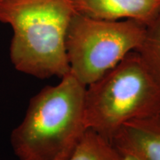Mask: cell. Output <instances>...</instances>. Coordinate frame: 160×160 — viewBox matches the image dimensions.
Masks as SVG:
<instances>
[{
  "label": "cell",
  "mask_w": 160,
  "mask_h": 160,
  "mask_svg": "<svg viewBox=\"0 0 160 160\" xmlns=\"http://www.w3.org/2000/svg\"><path fill=\"white\" fill-rule=\"evenodd\" d=\"M86 86L71 73L47 86L30 101L11 142L20 160H67L87 131Z\"/></svg>",
  "instance_id": "cell-1"
},
{
  "label": "cell",
  "mask_w": 160,
  "mask_h": 160,
  "mask_svg": "<svg viewBox=\"0 0 160 160\" xmlns=\"http://www.w3.org/2000/svg\"><path fill=\"white\" fill-rule=\"evenodd\" d=\"M76 13L73 0H0V22L13 31L15 68L41 79L68 74L66 34Z\"/></svg>",
  "instance_id": "cell-2"
},
{
  "label": "cell",
  "mask_w": 160,
  "mask_h": 160,
  "mask_svg": "<svg viewBox=\"0 0 160 160\" xmlns=\"http://www.w3.org/2000/svg\"><path fill=\"white\" fill-rule=\"evenodd\" d=\"M159 114L160 88L135 51L86 87V128L109 140L126 122Z\"/></svg>",
  "instance_id": "cell-3"
},
{
  "label": "cell",
  "mask_w": 160,
  "mask_h": 160,
  "mask_svg": "<svg viewBox=\"0 0 160 160\" xmlns=\"http://www.w3.org/2000/svg\"><path fill=\"white\" fill-rule=\"evenodd\" d=\"M145 30V25L133 19L106 21L76 13L65 39L70 73L86 87L95 82L137 51Z\"/></svg>",
  "instance_id": "cell-4"
},
{
  "label": "cell",
  "mask_w": 160,
  "mask_h": 160,
  "mask_svg": "<svg viewBox=\"0 0 160 160\" xmlns=\"http://www.w3.org/2000/svg\"><path fill=\"white\" fill-rule=\"evenodd\" d=\"M110 141L122 155L160 160V114L126 122Z\"/></svg>",
  "instance_id": "cell-5"
},
{
  "label": "cell",
  "mask_w": 160,
  "mask_h": 160,
  "mask_svg": "<svg viewBox=\"0 0 160 160\" xmlns=\"http://www.w3.org/2000/svg\"><path fill=\"white\" fill-rule=\"evenodd\" d=\"M76 12L92 19H133L148 26L160 12V0H73Z\"/></svg>",
  "instance_id": "cell-6"
},
{
  "label": "cell",
  "mask_w": 160,
  "mask_h": 160,
  "mask_svg": "<svg viewBox=\"0 0 160 160\" xmlns=\"http://www.w3.org/2000/svg\"><path fill=\"white\" fill-rule=\"evenodd\" d=\"M122 155L109 139L88 129L67 160H122Z\"/></svg>",
  "instance_id": "cell-7"
},
{
  "label": "cell",
  "mask_w": 160,
  "mask_h": 160,
  "mask_svg": "<svg viewBox=\"0 0 160 160\" xmlns=\"http://www.w3.org/2000/svg\"><path fill=\"white\" fill-rule=\"evenodd\" d=\"M135 51L139 53L160 88V12L156 19L146 26L144 39Z\"/></svg>",
  "instance_id": "cell-8"
},
{
  "label": "cell",
  "mask_w": 160,
  "mask_h": 160,
  "mask_svg": "<svg viewBox=\"0 0 160 160\" xmlns=\"http://www.w3.org/2000/svg\"><path fill=\"white\" fill-rule=\"evenodd\" d=\"M122 160H137L135 158L129 155H122Z\"/></svg>",
  "instance_id": "cell-9"
}]
</instances>
